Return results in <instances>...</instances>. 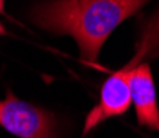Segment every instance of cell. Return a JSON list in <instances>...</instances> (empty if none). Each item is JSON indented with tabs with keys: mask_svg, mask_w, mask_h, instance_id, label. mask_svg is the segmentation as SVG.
<instances>
[{
	"mask_svg": "<svg viewBox=\"0 0 159 138\" xmlns=\"http://www.w3.org/2000/svg\"><path fill=\"white\" fill-rule=\"evenodd\" d=\"M151 0H50L32 10L40 28L75 38L84 60L96 62L114 28Z\"/></svg>",
	"mask_w": 159,
	"mask_h": 138,
	"instance_id": "1",
	"label": "cell"
},
{
	"mask_svg": "<svg viewBox=\"0 0 159 138\" xmlns=\"http://www.w3.org/2000/svg\"><path fill=\"white\" fill-rule=\"evenodd\" d=\"M157 45H159V12L148 22L136 55L129 60L128 65L111 73L104 80L101 92H99V102L89 110L86 120H84V128H83L84 135L88 131H91L93 128H96L99 123L106 121L108 118L124 115L129 110V107H131L129 78H131L133 68L139 63V60H146V55Z\"/></svg>",
	"mask_w": 159,
	"mask_h": 138,
	"instance_id": "2",
	"label": "cell"
},
{
	"mask_svg": "<svg viewBox=\"0 0 159 138\" xmlns=\"http://www.w3.org/2000/svg\"><path fill=\"white\" fill-rule=\"evenodd\" d=\"M0 126L18 138H58L52 113L20 100L12 90H7V97L0 100Z\"/></svg>",
	"mask_w": 159,
	"mask_h": 138,
	"instance_id": "3",
	"label": "cell"
},
{
	"mask_svg": "<svg viewBox=\"0 0 159 138\" xmlns=\"http://www.w3.org/2000/svg\"><path fill=\"white\" fill-rule=\"evenodd\" d=\"M131 103L136 112L138 123L149 130L159 131V105L151 65L148 62H139L133 68L131 78Z\"/></svg>",
	"mask_w": 159,
	"mask_h": 138,
	"instance_id": "4",
	"label": "cell"
},
{
	"mask_svg": "<svg viewBox=\"0 0 159 138\" xmlns=\"http://www.w3.org/2000/svg\"><path fill=\"white\" fill-rule=\"evenodd\" d=\"M3 7H5V0H0V13H3Z\"/></svg>",
	"mask_w": 159,
	"mask_h": 138,
	"instance_id": "5",
	"label": "cell"
},
{
	"mask_svg": "<svg viewBox=\"0 0 159 138\" xmlns=\"http://www.w3.org/2000/svg\"><path fill=\"white\" fill-rule=\"evenodd\" d=\"M2 33H5V28L2 27V23H0V35H2Z\"/></svg>",
	"mask_w": 159,
	"mask_h": 138,
	"instance_id": "6",
	"label": "cell"
},
{
	"mask_svg": "<svg viewBox=\"0 0 159 138\" xmlns=\"http://www.w3.org/2000/svg\"><path fill=\"white\" fill-rule=\"evenodd\" d=\"M157 55H159V52H157Z\"/></svg>",
	"mask_w": 159,
	"mask_h": 138,
	"instance_id": "7",
	"label": "cell"
}]
</instances>
